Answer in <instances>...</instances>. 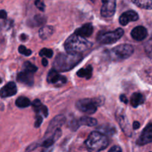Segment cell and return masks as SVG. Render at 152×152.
Here are the masks:
<instances>
[{"label":"cell","mask_w":152,"mask_h":152,"mask_svg":"<svg viewBox=\"0 0 152 152\" xmlns=\"http://www.w3.org/2000/svg\"><path fill=\"white\" fill-rule=\"evenodd\" d=\"M116 10V1L114 0L102 1L101 7V15L103 17H111L114 16Z\"/></svg>","instance_id":"obj_8"},{"label":"cell","mask_w":152,"mask_h":152,"mask_svg":"<svg viewBox=\"0 0 152 152\" xmlns=\"http://www.w3.org/2000/svg\"><path fill=\"white\" fill-rule=\"evenodd\" d=\"M140 127V123L138 121H135L134 123H133V129H134V130H137V129H139Z\"/></svg>","instance_id":"obj_34"},{"label":"cell","mask_w":152,"mask_h":152,"mask_svg":"<svg viewBox=\"0 0 152 152\" xmlns=\"http://www.w3.org/2000/svg\"><path fill=\"white\" fill-rule=\"evenodd\" d=\"M17 80L20 83H23V84L28 85V86H33L34 85V77H33V74L28 72L26 71H21L17 75Z\"/></svg>","instance_id":"obj_15"},{"label":"cell","mask_w":152,"mask_h":152,"mask_svg":"<svg viewBox=\"0 0 152 152\" xmlns=\"http://www.w3.org/2000/svg\"><path fill=\"white\" fill-rule=\"evenodd\" d=\"M93 26H92V25L91 23L85 24L81 28H78L75 31L74 34L78 36V37L86 38V37H88L91 35L92 33H93Z\"/></svg>","instance_id":"obj_16"},{"label":"cell","mask_w":152,"mask_h":152,"mask_svg":"<svg viewBox=\"0 0 152 152\" xmlns=\"http://www.w3.org/2000/svg\"><path fill=\"white\" fill-rule=\"evenodd\" d=\"M120 100H121V102H124L125 104H127L128 102H129V99H127V97H126V96H125L124 94H122V95H120Z\"/></svg>","instance_id":"obj_33"},{"label":"cell","mask_w":152,"mask_h":152,"mask_svg":"<svg viewBox=\"0 0 152 152\" xmlns=\"http://www.w3.org/2000/svg\"><path fill=\"white\" fill-rule=\"evenodd\" d=\"M47 82L50 84H54L56 86H60L66 83V77L62 76L59 72L55 70H50L47 76Z\"/></svg>","instance_id":"obj_10"},{"label":"cell","mask_w":152,"mask_h":152,"mask_svg":"<svg viewBox=\"0 0 152 152\" xmlns=\"http://www.w3.org/2000/svg\"><path fill=\"white\" fill-rule=\"evenodd\" d=\"M65 117L63 115H58L55 117L53 120L50 121L49 124L48 128L47 129V132L45 133V136L50 137L53 134V132L57 129H60L61 126L65 123Z\"/></svg>","instance_id":"obj_7"},{"label":"cell","mask_w":152,"mask_h":152,"mask_svg":"<svg viewBox=\"0 0 152 152\" xmlns=\"http://www.w3.org/2000/svg\"><path fill=\"white\" fill-rule=\"evenodd\" d=\"M32 107L37 115L47 117L48 116V110L45 105H43L39 99H35L32 103Z\"/></svg>","instance_id":"obj_14"},{"label":"cell","mask_w":152,"mask_h":152,"mask_svg":"<svg viewBox=\"0 0 152 152\" xmlns=\"http://www.w3.org/2000/svg\"><path fill=\"white\" fill-rule=\"evenodd\" d=\"M24 68H25V71L31 73V74L37 72V71L38 70V68L36 65H33L32 63H31L28 61H27V62L24 63Z\"/></svg>","instance_id":"obj_25"},{"label":"cell","mask_w":152,"mask_h":152,"mask_svg":"<svg viewBox=\"0 0 152 152\" xmlns=\"http://www.w3.org/2000/svg\"><path fill=\"white\" fill-rule=\"evenodd\" d=\"M145 101V98L144 96L140 93H134L130 99L131 105L134 107V108H137L139 105H142Z\"/></svg>","instance_id":"obj_18"},{"label":"cell","mask_w":152,"mask_h":152,"mask_svg":"<svg viewBox=\"0 0 152 152\" xmlns=\"http://www.w3.org/2000/svg\"><path fill=\"white\" fill-rule=\"evenodd\" d=\"M1 81H2V80H1V78H0V83H1Z\"/></svg>","instance_id":"obj_37"},{"label":"cell","mask_w":152,"mask_h":152,"mask_svg":"<svg viewBox=\"0 0 152 152\" xmlns=\"http://www.w3.org/2000/svg\"><path fill=\"white\" fill-rule=\"evenodd\" d=\"M46 19L45 16H42V15H37L34 16L29 22L28 25H31V26H39V25H43L45 23Z\"/></svg>","instance_id":"obj_21"},{"label":"cell","mask_w":152,"mask_h":152,"mask_svg":"<svg viewBox=\"0 0 152 152\" xmlns=\"http://www.w3.org/2000/svg\"><path fill=\"white\" fill-rule=\"evenodd\" d=\"M101 97L97 98H85V99H80L76 103L77 109L84 113H87L88 114H94L97 110V107L102 105L103 102V99L100 100Z\"/></svg>","instance_id":"obj_4"},{"label":"cell","mask_w":152,"mask_h":152,"mask_svg":"<svg viewBox=\"0 0 152 152\" xmlns=\"http://www.w3.org/2000/svg\"><path fill=\"white\" fill-rule=\"evenodd\" d=\"M92 44L86 38L71 35L65 42V49L68 53L71 54H80L91 47Z\"/></svg>","instance_id":"obj_2"},{"label":"cell","mask_w":152,"mask_h":152,"mask_svg":"<svg viewBox=\"0 0 152 152\" xmlns=\"http://www.w3.org/2000/svg\"><path fill=\"white\" fill-rule=\"evenodd\" d=\"M42 63L43 66H47L48 62V59H46V58H43L42 60Z\"/></svg>","instance_id":"obj_35"},{"label":"cell","mask_w":152,"mask_h":152,"mask_svg":"<svg viewBox=\"0 0 152 152\" xmlns=\"http://www.w3.org/2000/svg\"><path fill=\"white\" fill-rule=\"evenodd\" d=\"M108 152H122V149L118 145H114L113 147H111Z\"/></svg>","instance_id":"obj_31"},{"label":"cell","mask_w":152,"mask_h":152,"mask_svg":"<svg viewBox=\"0 0 152 152\" xmlns=\"http://www.w3.org/2000/svg\"><path fill=\"white\" fill-rule=\"evenodd\" d=\"M35 5L41 11H44L45 8V5L44 2L42 1H39V0H37V1H35Z\"/></svg>","instance_id":"obj_29"},{"label":"cell","mask_w":152,"mask_h":152,"mask_svg":"<svg viewBox=\"0 0 152 152\" xmlns=\"http://www.w3.org/2000/svg\"><path fill=\"white\" fill-rule=\"evenodd\" d=\"M6 18H7V13L5 10H0V19H5Z\"/></svg>","instance_id":"obj_32"},{"label":"cell","mask_w":152,"mask_h":152,"mask_svg":"<svg viewBox=\"0 0 152 152\" xmlns=\"http://www.w3.org/2000/svg\"><path fill=\"white\" fill-rule=\"evenodd\" d=\"M19 52L22 55H25V56H31L32 51L30 49L26 48L24 45H20L19 47Z\"/></svg>","instance_id":"obj_27"},{"label":"cell","mask_w":152,"mask_h":152,"mask_svg":"<svg viewBox=\"0 0 152 152\" xmlns=\"http://www.w3.org/2000/svg\"><path fill=\"white\" fill-rule=\"evenodd\" d=\"M85 143L89 152H100L108 146L109 142L106 135L94 132L91 133Z\"/></svg>","instance_id":"obj_3"},{"label":"cell","mask_w":152,"mask_h":152,"mask_svg":"<svg viewBox=\"0 0 152 152\" xmlns=\"http://www.w3.org/2000/svg\"><path fill=\"white\" fill-rule=\"evenodd\" d=\"M53 34V28L50 25H45L39 31V35L42 39H47Z\"/></svg>","instance_id":"obj_17"},{"label":"cell","mask_w":152,"mask_h":152,"mask_svg":"<svg viewBox=\"0 0 152 152\" xmlns=\"http://www.w3.org/2000/svg\"><path fill=\"white\" fill-rule=\"evenodd\" d=\"M134 4H136L139 7L147 10H151L152 2L151 1H145V0H138V1H132Z\"/></svg>","instance_id":"obj_23"},{"label":"cell","mask_w":152,"mask_h":152,"mask_svg":"<svg viewBox=\"0 0 152 152\" xmlns=\"http://www.w3.org/2000/svg\"><path fill=\"white\" fill-rule=\"evenodd\" d=\"M92 72H93V68L91 65H88L86 68L79 70L77 73V75L80 78L90 79L92 77Z\"/></svg>","instance_id":"obj_19"},{"label":"cell","mask_w":152,"mask_h":152,"mask_svg":"<svg viewBox=\"0 0 152 152\" xmlns=\"http://www.w3.org/2000/svg\"><path fill=\"white\" fill-rule=\"evenodd\" d=\"M20 39L22 40V41H25V40L27 39V36L25 35V34H22V35H20Z\"/></svg>","instance_id":"obj_36"},{"label":"cell","mask_w":152,"mask_h":152,"mask_svg":"<svg viewBox=\"0 0 152 152\" xmlns=\"http://www.w3.org/2000/svg\"><path fill=\"white\" fill-rule=\"evenodd\" d=\"M124 34V31L122 28H117L114 31L101 32L98 34L97 40L99 43L103 45H110L115 43L122 38Z\"/></svg>","instance_id":"obj_6"},{"label":"cell","mask_w":152,"mask_h":152,"mask_svg":"<svg viewBox=\"0 0 152 152\" xmlns=\"http://www.w3.org/2000/svg\"><path fill=\"white\" fill-rule=\"evenodd\" d=\"M80 123H79V120H73L70 123V129L72 131H76L79 127H80Z\"/></svg>","instance_id":"obj_28"},{"label":"cell","mask_w":152,"mask_h":152,"mask_svg":"<svg viewBox=\"0 0 152 152\" xmlns=\"http://www.w3.org/2000/svg\"><path fill=\"white\" fill-rule=\"evenodd\" d=\"M132 37L137 41H142L148 36V31L142 26H137L134 28L131 32Z\"/></svg>","instance_id":"obj_13"},{"label":"cell","mask_w":152,"mask_h":152,"mask_svg":"<svg viewBox=\"0 0 152 152\" xmlns=\"http://www.w3.org/2000/svg\"><path fill=\"white\" fill-rule=\"evenodd\" d=\"M31 100L25 96H19L16 100V105L20 108H25L31 105Z\"/></svg>","instance_id":"obj_22"},{"label":"cell","mask_w":152,"mask_h":152,"mask_svg":"<svg viewBox=\"0 0 152 152\" xmlns=\"http://www.w3.org/2000/svg\"><path fill=\"white\" fill-rule=\"evenodd\" d=\"M79 123H80V126H87L92 127L97 124V120L91 117H83L79 120Z\"/></svg>","instance_id":"obj_20"},{"label":"cell","mask_w":152,"mask_h":152,"mask_svg":"<svg viewBox=\"0 0 152 152\" xmlns=\"http://www.w3.org/2000/svg\"><path fill=\"white\" fill-rule=\"evenodd\" d=\"M42 117L41 115H37L36 116V120H35V123H34V126L36 128H39L41 126L42 123Z\"/></svg>","instance_id":"obj_30"},{"label":"cell","mask_w":152,"mask_h":152,"mask_svg":"<svg viewBox=\"0 0 152 152\" xmlns=\"http://www.w3.org/2000/svg\"><path fill=\"white\" fill-rule=\"evenodd\" d=\"M134 48L132 45L121 44L108 51L110 58L114 60H122L130 57L134 53Z\"/></svg>","instance_id":"obj_5"},{"label":"cell","mask_w":152,"mask_h":152,"mask_svg":"<svg viewBox=\"0 0 152 152\" xmlns=\"http://www.w3.org/2000/svg\"><path fill=\"white\" fill-rule=\"evenodd\" d=\"M98 132L102 134H109L112 135L114 134L116 132L115 129L114 127H111V126H102L99 128H98Z\"/></svg>","instance_id":"obj_24"},{"label":"cell","mask_w":152,"mask_h":152,"mask_svg":"<svg viewBox=\"0 0 152 152\" xmlns=\"http://www.w3.org/2000/svg\"><path fill=\"white\" fill-rule=\"evenodd\" d=\"M83 59L81 54L59 53L55 58L53 63V70L56 71H68L78 65Z\"/></svg>","instance_id":"obj_1"},{"label":"cell","mask_w":152,"mask_h":152,"mask_svg":"<svg viewBox=\"0 0 152 152\" xmlns=\"http://www.w3.org/2000/svg\"><path fill=\"white\" fill-rule=\"evenodd\" d=\"M39 56H43L44 58H51L53 56V50L49 48H42L39 51Z\"/></svg>","instance_id":"obj_26"},{"label":"cell","mask_w":152,"mask_h":152,"mask_svg":"<svg viewBox=\"0 0 152 152\" xmlns=\"http://www.w3.org/2000/svg\"><path fill=\"white\" fill-rule=\"evenodd\" d=\"M139 19V16L137 13V12L134 10H128V11L123 13L120 16L119 22L123 26L127 25L131 22H136Z\"/></svg>","instance_id":"obj_11"},{"label":"cell","mask_w":152,"mask_h":152,"mask_svg":"<svg viewBox=\"0 0 152 152\" xmlns=\"http://www.w3.org/2000/svg\"><path fill=\"white\" fill-rule=\"evenodd\" d=\"M17 93V87L13 82H10L0 89V96L2 98L9 97Z\"/></svg>","instance_id":"obj_12"},{"label":"cell","mask_w":152,"mask_h":152,"mask_svg":"<svg viewBox=\"0 0 152 152\" xmlns=\"http://www.w3.org/2000/svg\"><path fill=\"white\" fill-rule=\"evenodd\" d=\"M152 141V125L149 123L142 131V134L137 140L138 145H145L150 143Z\"/></svg>","instance_id":"obj_9"}]
</instances>
